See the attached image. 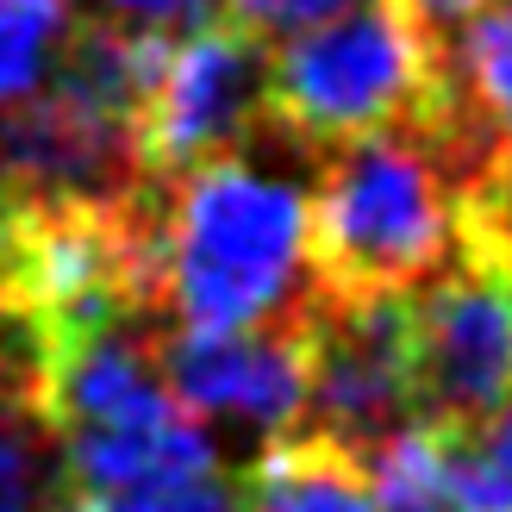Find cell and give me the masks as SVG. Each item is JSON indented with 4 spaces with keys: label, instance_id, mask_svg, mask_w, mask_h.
<instances>
[{
    "label": "cell",
    "instance_id": "30bf717a",
    "mask_svg": "<svg viewBox=\"0 0 512 512\" xmlns=\"http://www.w3.org/2000/svg\"><path fill=\"white\" fill-rule=\"evenodd\" d=\"M431 438H438L444 512H512V406L475 425L431 431Z\"/></svg>",
    "mask_w": 512,
    "mask_h": 512
},
{
    "label": "cell",
    "instance_id": "2e32d148",
    "mask_svg": "<svg viewBox=\"0 0 512 512\" xmlns=\"http://www.w3.org/2000/svg\"><path fill=\"white\" fill-rule=\"evenodd\" d=\"M413 7L425 13V19H469V13H481V7H488V0H413Z\"/></svg>",
    "mask_w": 512,
    "mask_h": 512
},
{
    "label": "cell",
    "instance_id": "ba28073f",
    "mask_svg": "<svg viewBox=\"0 0 512 512\" xmlns=\"http://www.w3.org/2000/svg\"><path fill=\"white\" fill-rule=\"evenodd\" d=\"M306 300L288 319L244 325V331H163L150 338L157 369L169 381V394L188 413H238L250 425L288 431L306 413Z\"/></svg>",
    "mask_w": 512,
    "mask_h": 512
},
{
    "label": "cell",
    "instance_id": "7a4b0ae2",
    "mask_svg": "<svg viewBox=\"0 0 512 512\" xmlns=\"http://www.w3.org/2000/svg\"><path fill=\"white\" fill-rule=\"evenodd\" d=\"M306 194L244 150L163 182V306L200 331L288 319L306 300Z\"/></svg>",
    "mask_w": 512,
    "mask_h": 512
},
{
    "label": "cell",
    "instance_id": "6da1fadb",
    "mask_svg": "<svg viewBox=\"0 0 512 512\" xmlns=\"http://www.w3.org/2000/svg\"><path fill=\"white\" fill-rule=\"evenodd\" d=\"M269 132L300 150H331L363 132L456 138L481 113L456 88L438 19L413 0H356L319 25H300L269 50Z\"/></svg>",
    "mask_w": 512,
    "mask_h": 512
},
{
    "label": "cell",
    "instance_id": "7c38bea8",
    "mask_svg": "<svg viewBox=\"0 0 512 512\" xmlns=\"http://www.w3.org/2000/svg\"><path fill=\"white\" fill-rule=\"evenodd\" d=\"M450 69L469 107L512 144V0L469 13V32L450 44Z\"/></svg>",
    "mask_w": 512,
    "mask_h": 512
},
{
    "label": "cell",
    "instance_id": "3957f363",
    "mask_svg": "<svg viewBox=\"0 0 512 512\" xmlns=\"http://www.w3.org/2000/svg\"><path fill=\"white\" fill-rule=\"evenodd\" d=\"M456 263V182L419 132L319 150L306 194V281L325 300L413 294Z\"/></svg>",
    "mask_w": 512,
    "mask_h": 512
},
{
    "label": "cell",
    "instance_id": "5bb4252c",
    "mask_svg": "<svg viewBox=\"0 0 512 512\" xmlns=\"http://www.w3.org/2000/svg\"><path fill=\"white\" fill-rule=\"evenodd\" d=\"M344 7H356V0H225V13L256 38H288L300 25H319Z\"/></svg>",
    "mask_w": 512,
    "mask_h": 512
},
{
    "label": "cell",
    "instance_id": "e0dca14e",
    "mask_svg": "<svg viewBox=\"0 0 512 512\" xmlns=\"http://www.w3.org/2000/svg\"><path fill=\"white\" fill-rule=\"evenodd\" d=\"M0 7H19V13H63V0H0Z\"/></svg>",
    "mask_w": 512,
    "mask_h": 512
},
{
    "label": "cell",
    "instance_id": "52a82bcc",
    "mask_svg": "<svg viewBox=\"0 0 512 512\" xmlns=\"http://www.w3.org/2000/svg\"><path fill=\"white\" fill-rule=\"evenodd\" d=\"M150 188L138 119L44 75V88L0 107V194L119 200Z\"/></svg>",
    "mask_w": 512,
    "mask_h": 512
},
{
    "label": "cell",
    "instance_id": "277c9868",
    "mask_svg": "<svg viewBox=\"0 0 512 512\" xmlns=\"http://www.w3.org/2000/svg\"><path fill=\"white\" fill-rule=\"evenodd\" d=\"M306 413L313 431L375 456L413 419V319L406 294L325 300L306 288Z\"/></svg>",
    "mask_w": 512,
    "mask_h": 512
},
{
    "label": "cell",
    "instance_id": "8992f818",
    "mask_svg": "<svg viewBox=\"0 0 512 512\" xmlns=\"http://www.w3.org/2000/svg\"><path fill=\"white\" fill-rule=\"evenodd\" d=\"M413 319V413L431 431L512 406V281L456 263L406 294Z\"/></svg>",
    "mask_w": 512,
    "mask_h": 512
},
{
    "label": "cell",
    "instance_id": "5b68a950",
    "mask_svg": "<svg viewBox=\"0 0 512 512\" xmlns=\"http://www.w3.org/2000/svg\"><path fill=\"white\" fill-rule=\"evenodd\" d=\"M263 88H269V38L244 32L232 13L175 38L169 69L138 119L144 175L175 182L182 169L219 157V150H244L256 132H269Z\"/></svg>",
    "mask_w": 512,
    "mask_h": 512
},
{
    "label": "cell",
    "instance_id": "4fadbf2b",
    "mask_svg": "<svg viewBox=\"0 0 512 512\" xmlns=\"http://www.w3.org/2000/svg\"><path fill=\"white\" fill-rule=\"evenodd\" d=\"M57 38H63V13H19V7H0V107L19 94L44 88L50 57H57Z\"/></svg>",
    "mask_w": 512,
    "mask_h": 512
},
{
    "label": "cell",
    "instance_id": "9c48e42d",
    "mask_svg": "<svg viewBox=\"0 0 512 512\" xmlns=\"http://www.w3.org/2000/svg\"><path fill=\"white\" fill-rule=\"evenodd\" d=\"M232 488L238 512H381L369 456L313 425L275 431Z\"/></svg>",
    "mask_w": 512,
    "mask_h": 512
},
{
    "label": "cell",
    "instance_id": "9a60e30c",
    "mask_svg": "<svg viewBox=\"0 0 512 512\" xmlns=\"http://www.w3.org/2000/svg\"><path fill=\"white\" fill-rule=\"evenodd\" d=\"M119 25H163V32H194V25L219 19L225 0H94Z\"/></svg>",
    "mask_w": 512,
    "mask_h": 512
},
{
    "label": "cell",
    "instance_id": "8fae6325",
    "mask_svg": "<svg viewBox=\"0 0 512 512\" xmlns=\"http://www.w3.org/2000/svg\"><path fill=\"white\" fill-rule=\"evenodd\" d=\"M456 263L512 281V144L456 182Z\"/></svg>",
    "mask_w": 512,
    "mask_h": 512
}]
</instances>
